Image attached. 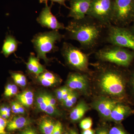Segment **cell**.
<instances>
[{"mask_svg":"<svg viewBox=\"0 0 134 134\" xmlns=\"http://www.w3.org/2000/svg\"><path fill=\"white\" fill-rule=\"evenodd\" d=\"M51 1L52 3L53 2L58 3L60 5L64 6V7H66V8L69 9V8L67 7L66 5L65 4V2H66V1H68V0H39L40 3H45V4L46 3H47L48 2V1Z\"/></svg>","mask_w":134,"mask_h":134,"instance_id":"31","label":"cell"},{"mask_svg":"<svg viewBox=\"0 0 134 134\" xmlns=\"http://www.w3.org/2000/svg\"><path fill=\"white\" fill-rule=\"evenodd\" d=\"M67 87L72 90L84 92L88 88V81L84 75L78 73H72L69 76L67 81Z\"/></svg>","mask_w":134,"mask_h":134,"instance_id":"11","label":"cell"},{"mask_svg":"<svg viewBox=\"0 0 134 134\" xmlns=\"http://www.w3.org/2000/svg\"><path fill=\"white\" fill-rule=\"evenodd\" d=\"M108 40L113 45L130 48L134 50V36L125 29L110 26Z\"/></svg>","mask_w":134,"mask_h":134,"instance_id":"7","label":"cell"},{"mask_svg":"<svg viewBox=\"0 0 134 134\" xmlns=\"http://www.w3.org/2000/svg\"><path fill=\"white\" fill-rule=\"evenodd\" d=\"M5 128L3 127L0 125V134H8L7 132L5 131Z\"/></svg>","mask_w":134,"mask_h":134,"instance_id":"37","label":"cell"},{"mask_svg":"<svg viewBox=\"0 0 134 134\" xmlns=\"http://www.w3.org/2000/svg\"><path fill=\"white\" fill-rule=\"evenodd\" d=\"M11 75L12 79L18 85L22 87L26 85V79L24 75L18 72H12Z\"/></svg>","mask_w":134,"mask_h":134,"instance_id":"21","label":"cell"},{"mask_svg":"<svg viewBox=\"0 0 134 134\" xmlns=\"http://www.w3.org/2000/svg\"><path fill=\"white\" fill-rule=\"evenodd\" d=\"M117 103L116 100L103 98L96 100L94 105L103 117L109 119L112 111Z\"/></svg>","mask_w":134,"mask_h":134,"instance_id":"12","label":"cell"},{"mask_svg":"<svg viewBox=\"0 0 134 134\" xmlns=\"http://www.w3.org/2000/svg\"><path fill=\"white\" fill-rule=\"evenodd\" d=\"M97 55L102 60L124 66L129 65L133 58L132 54L117 46L101 49Z\"/></svg>","mask_w":134,"mask_h":134,"instance_id":"5","label":"cell"},{"mask_svg":"<svg viewBox=\"0 0 134 134\" xmlns=\"http://www.w3.org/2000/svg\"><path fill=\"white\" fill-rule=\"evenodd\" d=\"M16 98L22 105L29 107L33 103V92L30 90L25 91L16 95Z\"/></svg>","mask_w":134,"mask_h":134,"instance_id":"19","label":"cell"},{"mask_svg":"<svg viewBox=\"0 0 134 134\" xmlns=\"http://www.w3.org/2000/svg\"><path fill=\"white\" fill-rule=\"evenodd\" d=\"M96 134H109V133L104 129H101L98 130Z\"/></svg>","mask_w":134,"mask_h":134,"instance_id":"36","label":"cell"},{"mask_svg":"<svg viewBox=\"0 0 134 134\" xmlns=\"http://www.w3.org/2000/svg\"><path fill=\"white\" fill-rule=\"evenodd\" d=\"M99 85L105 93L113 96H120L124 93L125 84L122 76L113 70H107L101 75Z\"/></svg>","mask_w":134,"mask_h":134,"instance_id":"3","label":"cell"},{"mask_svg":"<svg viewBox=\"0 0 134 134\" xmlns=\"http://www.w3.org/2000/svg\"><path fill=\"white\" fill-rule=\"evenodd\" d=\"M38 79L40 82L41 83V84L43 86H46V87H48V86H52L55 84L58 83L59 81H52V80H48L44 79V78H42L40 76H38Z\"/></svg>","mask_w":134,"mask_h":134,"instance_id":"26","label":"cell"},{"mask_svg":"<svg viewBox=\"0 0 134 134\" xmlns=\"http://www.w3.org/2000/svg\"><path fill=\"white\" fill-rule=\"evenodd\" d=\"M109 134H128L125 130L119 127H114L109 131Z\"/></svg>","mask_w":134,"mask_h":134,"instance_id":"28","label":"cell"},{"mask_svg":"<svg viewBox=\"0 0 134 134\" xmlns=\"http://www.w3.org/2000/svg\"><path fill=\"white\" fill-rule=\"evenodd\" d=\"M92 125V120L90 117L83 119L81 121L80 124V127L83 130L90 129L91 128Z\"/></svg>","mask_w":134,"mask_h":134,"instance_id":"25","label":"cell"},{"mask_svg":"<svg viewBox=\"0 0 134 134\" xmlns=\"http://www.w3.org/2000/svg\"><path fill=\"white\" fill-rule=\"evenodd\" d=\"M70 134H78L74 130H71L70 131Z\"/></svg>","mask_w":134,"mask_h":134,"instance_id":"39","label":"cell"},{"mask_svg":"<svg viewBox=\"0 0 134 134\" xmlns=\"http://www.w3.org/2000/svg\"><path fill=\"white\" fill-rule=\"evenodd\" d=\"M88 110V106L86 103L83 101H81L72 110L70 114V118L73 121H77L82 118Z\"/></svg>","mask_w":134,"mask_h":134,"instance_id":"18","label":"cell"},{"mask_svg":"<svg viewBox=\"0 0 134 134\" xmlns=\"http://www.w3.org/2000/svg\"><path fill=\"white\" fill-rule=\"evenodd\" d=\"M18 92V88L16 85L9 84L5 87L4 94L6 97H9L16 95Z\"/></svg>","mask_w":134,"mask_h":134,"instance_id":"23","label":"cell"},{"mask_svg":"<svg viewBox=\"0 0 134 134\" xmlns=\"http://www.w3.org/2000/svg\"><path fill=\"white\" fill-rule=\"evenodd\" d=\"M62 51L69 65L80 71L88 70V57L81 50L71 44L65 43Z\"/></svg>","mask_w":134,"mask_h":134,"instance_id":"6","label":"cell"},{"mask_svg":"<svg viewBox=\"0 0 134 134\" xmlns=\"http://www.w3.org/2000/svg\"><path fill=\"white\" fill-rule=\"evenodd\" d=\"M45 7L43 8L37 19V21L43 27L52 29L53 30H58L65 29L63 24L58 21L57 18L51 12L53 3L50 6L48 3H45Z\"/></svg>","mask_w":134,"mask_h":134,"instance_id":"9","label":"cell"},{"mask_svg":"<svg viewBox=\"0 0 134 134\" xmlns=\"http://www.w3.org/2000/svg\"><path fill=\"white\" fill-rule=\"evenodd\" d=\"M11 108L8 106L3 105L0 107V115L4 119L7 120L10 117Z\"/></svg>","mask_w":134,"mask_h":134,"instance_id":"24","label":"cell"},{"mask_svg":"<svg viewBox=\"0 0 134 134\" xmlns=\"http://www.w3.org/2000/svg\"><path fill=\"white\" fill-rule=\"evenodd\" d=\"M63 37L58 30L39 33L34 37L32 42L37 55V58L42 59L46 63L49 60L46 54L58 50L55 45L57 41H60Z\"/></svg>","mask_w":134,"mask_h":134,"instance_id":"2","label":"cell"},{"mask_svg":"<svg viewBox=\"0 0 134 134\" xmlns=\"http://www.w3.org/2000/svg\"><path fill=\"white\" fill-rule=\"evenodd\" d=\"M64 134H69L68 133H64Z\"/></svg>","mask_w":134,"mask_h":134,"instance_id":"40","label":"cell"},{"mask_svg":"<svg viewBox=\"0 0 134 134\" xmlns=\"http://www.w3.org/2000/svg\"><path fill=\"white\" fill-rule=\"evenodd\" d=\"M19 42L12 36L6 37L2 48V52L5 57H8L17 49Z\"/></svg>","mask_w":134,"mask_h":134,"instance_id":"17","label":"cell"},{"mask_svg":"<svg viewBox=\"0 0 134 134\" xmlns=\"http://www.w3.org/2000/svg\"><path fill=\"white\" fill-rule=\"evenodd\" d=\"M20 103L16 102L17 114H24L25 112L24 107Z\"/></svg>","mask_w":134,"mask_h":134,"instance_id":"32","label":"cell"},{"mask_svg":"<svg viewBox=\"0 0 134 134\" xmlns=\"http://www.w3.org/2000/svg\"><path fill=\"white\" fill-rule=\"evenodd\" d=\"M55 125L52 120L48 117H45L40 123V130L43 134H52Z\"/></svg>","mask_w":134,"mask_h":134,"instance_id":"20","label":"cell"},{"mask_svg":"<svg viewBox=\"0 0 134 134\" xmlns=\"http://www.w3.org/2000/svg\"><path fill=\"white\" fill-rule=\"evenodd\" d=\"M36 104L40 110L49 115H57L59 114L56 107L50 104L45 93L38 95L36 98Z\"/></svg>","mask_w":134,"mask_h":134,"instance_id":"14","label":"cell"},{"mask_svg":"<svg viewBox=\"0 0 134 134\" xmlns=\"http://www.w3.org/2000/svg\"><path fill=\"white\" fill-rule=\"evenodd\" d=\"M62 125L60 121L55 123V128L52 134H62Z\"/></svg>","mask_w":134,"mask_h":134,"instance_id":"29","label":"cell"},{"mask_svg":"<svg viewBox=\"0 0 134 134\" xmlns=\"http://www.w3.org/2000/svg\"><path fill=\"white\" fill-rule=\"evenodd\" d=\"M115 0H92L87 15L100 24H108L112 20Z\"/></svg>","mask_w":134,"mask_h":134,"instance_id":"4","label":"cell"},{"mask_svg":"<svg viewBox=\"0 0 134 134\" xmlns=\"http://www.w3.org/2000/svg\"><path fill=\"white\" fill-rule=\"evenodd\" d=\"M26 65L27 69L30 73L36 75L38 76L44 71V66L40 62L38 58H36L33 53L31 54Z\"/></svg>","mask_w":134,"mask_h":134,"instance_id":"15","label":"cell"},{"mask_svg":"<svg viewBox=\"0 0 134 134\" xmlns=\"http://www.w3.org/2000/svg\"><path fill=\"white\" fill-rule=\"evenodd\" d=\"M39 76L44 79H48V80L59 81V79L58 77L53 73L49 72H44L40 75Z\"/></svg>","mask_w":134,"mask_h":134,"instance_id":"27","label":"cell"},{"mask_svg":"<svg viewBox=\"0 0 134 134\" xmlns=\"http://www.w3.org/2000/svg\"><path fill=\"white\" fill-rule=\"evenodd\" d=\"M18 134H38L32 128L28 126L25 128L24 129Z\"/></svg>","mask_w":134,"mask_h":134,"instance_id":"30","label":"cell"},{"mask_svg":"<svg viewBox=\"0 0 134 134\" xmlns=\"http://www.w3.org/2000/svg\"><path fill=\"white\" fill-rule=\"evenodd\" d=\"M71 91V89L67 86L57 89L55 92L57 99L60 101H62L69 95Z\"/></svg>","mask_w":134,"mask_h":134,"instance_id":"22","label":"cell"},{"mask_svg":"<svg viewBox=\"0 0 134 134\" xmlns=\"http://www.w3.org/2000/svg\"><path fill=\"white\" fill-rule=\"evenodd\" d=\"M131 84H132V87H133L134 90V74L132 77V80H131Z\"/></svg>","mask_w":134,"mask_h":134,"instance_id":"38","label":"cell"},{"mask_svg":"<svg viewBox=\"0 0 134 134\" xmlns=\"http://www.w3.org/2000/svg\"><path fill=\"white\" fill-rule=\"evenodd\" d=\"M31 123L30 120L22 116L15 117L13 119L8 122L7 130L9 132H12L22 129L29 126Z\"/></svg>","mask_w":134,"mask_h":134,"instance_id":"16","label":"cell"},{"mask_svg":"<svg viewBox=\"0 0 134 134\" xmlns=\"http://www.w3.org/2000/svg\"><path fill=\"white\" fill-rule=\"evenodd\" d=\"M74 20L65 29L70 38L78 41L85 48H90L96 44L100 37V27L92 22Z\"/></svg>","mask_w":134,"mask_h":134,"instance_id":"1","label":"cell"},{"mask_svg":"<svg viewBox=\"0 0 134 134\" xmlns=\"http://www.w3.org/2000/svg\"><path fill=\"white\" fill-rule=\"evenodd\" d=\"M131 110L127 106L118 103L113 109L109 119L115 122H121L131 113Z\"/></svg>","mask_w":134,"mask_h":134,"instance_id":"13","label":"cell"},{"mask_svg":"<svg viewBox=\"0 0 134 134\" xmlns=\"http://www.w3.org/2000/svg\"><path fill=\"white\" fill-rule=\"evenodd\" d=\"M134 10V0H115L111 21H125L129 18Z\"/></svg>","mask_w":134,"mask_h":134,"instance_id":"8","label":"cell"},{"mask_svg":"<svg viewBox=\"0 0 134 134\" xmlns=\"http://www.w3.org/2000/svg\"><path fill=\"white\" fill-rule=\"evenodd\" d=\"M82 134H95V132L91 129L83 130Z\"/></svg>","mask_w":134,"mask_h":134,"instance_id":"35","label":"cell"},{"mask_svg":"<svg viewBox=\"0 0 134 134\" xmlns=\"http://www.w3.org/2000/svg\"><path fill=\"white\" fill-rule=\"evenodd\" d=\"M92 0H70L69 16L75 20H81L85 17L90 9Z\"/></svg>","mask_w":134,"mask_h":134,"instance_id":"10","label":"cell"},{"mask_svg":"<svg viewBox=\"0 0 134 134\" xmlns=\"http://www.w3.org/2000/svg\"><path fill=\"white\" fill-rule=\"evenodd\" d=\"M45 94L46 97L48 99L50 104L53 106L54 107H56V100H55V98L50 94H48L47 93H45Z\"/></svg>","mask_w":134,"mask_h":134,"instance_id":"33","label":"cell"},{"mask_svg":"<svg viewBox=\"0 0 134 134\" xmlns=\"http://www.w3.org/2000/svg\"><path fill=\"white\" fill-rule=\"evenodd\" d=\"M77 99V94L72 90L70 94V100L74 105L76 103Z\"/></svg>","mask_w":134,"mask_h":134,"instance_id":"34","label":"cell"}]
</instances>
